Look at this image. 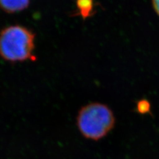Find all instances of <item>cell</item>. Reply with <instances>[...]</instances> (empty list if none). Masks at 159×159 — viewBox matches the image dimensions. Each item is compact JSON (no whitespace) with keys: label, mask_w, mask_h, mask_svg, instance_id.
I'll return each mask as SVG.
<instances>
[{"label":"cell","mask_w":159,"mask_h":159,"mask_svg":"<svg viewBox=\"0 0 159 159\" xmlns=\"http://www.w3.org/2000/svg\"><path fill=\"white\" fill-rule=\"evenodd\" d=\"M150 103L145 99L139 101L137 104V110L141 113H148L150 110Z\"/></svg>","instance_id":"5b68a950"},{"label":"cell","mask_w":159,"mask_h":159,"mask_svg":"<svg viewBox=\"0 0 159 159\" xmlns=\"http://www.w3.org/2000/svg\"><path fill=\"white\" fill-rule=\"evenodd\" d=\"M34 33L25 27L5 28L0 33V56L9 62L34 61Z\"/></svg>","instance_id":"6da1fadb"},{"label":"cell","mask_w":159,"mask_h":159,"mask_svg":"<svg viewBox=\"0 0 159 159\" xmlns=\"http://www.w3.org/2000/svg\"><path fill=\"white\" fill-rule=\"evenodd\" d=\"M30 0H0V8L8 13H16L26 9Z\"/></svg>","instance_id":"3957f363"},{"label":"cell","mask_w":159,"mask_h":159,"mask_svg":"<svg viewBox=\"0 0 159 159\" xmlns=\"http://www.w3.org/2000/svg\"><path fill=\"white\" fill-rule=\"evenodd\" d=\"M115 123L111 109L100 103H91L84 106L77 116V125L82 135L94 141L106 137Z\"/></svg>","instance_id":"7a4b0ae2"},{"label":"cell","mask_w":159,"mask_h":159,"mask_svg":"<svg viewBox=\"0 0 159 159\" xmlns=\"http://www.w3.org/2000/svg\"><path fill=\"white\" fill-rule=\"evenodd\" d=\"M154 10L159 16V0H151Z\"/></svg>","instance_id":"8992f818"},{"label":"cell","mask_w":159,"mask_h":159,"mask_svg":"<svg viewBox=\"0 0 159 159\" xmlns=\"http://www.w3.org/2000/svg\"><path fill=\"white\" fill-rule=\"evenodd\" d=\"M78 11L84 19L92 16L95 11V3L93 0H77Z\"/></svg>","instance_id":"277c9868"}]
</instances>
